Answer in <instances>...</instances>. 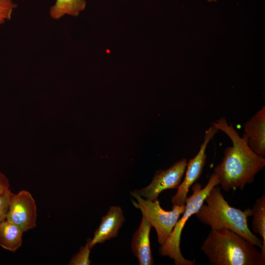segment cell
Listing matches in <instances>:
<instances>
[{"mask_svg": "<svg viewBox=\"0 0 265 265\" xmlns=\"http://www.w3.org/2000/svg\"><path fill=\"white\" fill-rule=\"evenodd\" d=\"M244 134L251 149L262 157L265 156V106H262L244 125Z\"/></svg>", "mask_w": 265, "mask_h": 265, "instance_id": "10", "label": "cell"}, {"mask_svg": "<svg viewBox=\"0 0 265 265\" xmlns=\"http://www.w3.org/2000/svg\"><path fill=\"white\" fill-rule=\"evenodd\" d=\"M218 131V129L212 124L205 131L204 140L199 151L194 158L187 162L184 179L177 187V192L171 198L173 205L185 204L190 187L200 177L206 164L207 147Z\"/></svg>", "mask_w": 265, "mask_h": 265, "instance_id": "6", "label": "cell"}, {"mask_svg": "<svg viewBox=\"0 0 265 265\" xmlns=\"http://www.w3.org/2000/svg\"><path fill=\"white\" fill-rule=\"evenodd\" d=\"M251 209L253 217L252 228L254 233L258 234L263 239L265 247V195L257 198Z\"/></svg>", "mask_w": 265, "mask_h": 265, "instance_id": "14", "label": "cell"}, {"mask_svg": "<svg viewBox=\"0 0 265 265\" xmlns=\"http://www.w3.org/2000/svg\"><path fill=\"white\" fill-rule=\"evenodd\" d=\"M12 192L11 190L0 194V223L6 219L9 205Z\"/></svg>", "mask_w": 265, "mask_h": 265, "instance_id": "17", "label": "cell"}, {"mask_svg": "<svg viewBox=\"0 0 265 265\" xmlns=\"http://www.w3.org/2000/svg\"><path fill=\"white\" fill-rule=\"evenodd\" d=\"M212 124L226 134L232 143L225 148L220 163L213 170L221 188L226 191L237 189L254 181L255 175L265 166V157L255 153L248 145L245 134L240 136L232 124L221 117Z\"/></svg>", "mask_w": 265, "mask_h": 265, "instance_id": "1", "label": "cell"}, {"mask_svg": "<svg viewBox=\"0 0 265 265\" xmlns=\"http://www.w3.org/2000/svg\"><path fill=\"white\" fill-rule=\"evenodd\" d=\"M221 188L214 186L206 196L199 210L194 214L197 219L211 229H227L261 248L265 256L263 242L250 230L247 220L251 216V209L242 211L229 205L221 192Z\"/></svg>", "mask_w": 265, "mask_h": 265, "instance_id": "3", "label": "cell"}, {"mask_svg": "<svg viewBox=\"0 0 265 265\" xmlns=\"http://www.w3.org/2000/svg\"><path fill=\"white\" fill-rule=\"evenodd\" d=\"M136 201L132 200L133 205L140 210L142 215L150 223L156 231L158 241L160 245L164 244L174 228L181 214L184 212L185 205H173L172 210H163L157 199L145 200L136 192H130Z\"/></svg>", "mask_w": 265, "mask_h": 265, "instance_id": "5", "label": "cell"}, {"mask_svg": "<svg viewBox=\"0 0 265 265\" xmlns=\"http://www.w3.org/2000/svg\"><path fill=\"white\" fill-rule=\"evenodd\" d=\"M125 221L122 210L119 206H111L106 215L102 217L99 227L90 242L92 249L97 243H103L116 237Z\"/></svg>", "mask_w": 265, "mask_h": 265, "instance_id": "9", "label": "cell"}, {"mask_svg": "<svg viewBox=\"0 0 265 265\" xmlns=\"http://www.w3.org/2000/svg\"><path fill=\"white\" fill-rule=\"evenodd\" d=\"M219 183L218 178L213 172L204 187L198 183L192 186L193 192L186 201L182 216L178 219L165 242L159 248V252L161 256L173 259L176 265H194V261L185 259L181 253L180 240L182 230L187 220L200 208L212 189Z\"/></svg>", "mask_w": 265, "mask_h": 265, "instance_id": "4", "label": "cell"}, {"mask_svg": "<svg viewBox=\"0 0 265 265\" xmlns=\"http://www.w3.org/2000/svg\"><path fill=\"white\" fill-rule=\"evenodd\" d=\"M86 5V0H56L49 10L51 18L58 20L65 15L78 16Z\"/></svg>", "mask_w": 265, "mask_h": 265, "instance_id": "13", "label": "cell"}, {"mask_svg": "<svg viewBox=\"0 0 265 265\" xmlns=\"http://www.w3.org/2000/svg\"><path fill=\"white\" fill-rule=\"evenodd\" d=\"M91 238H89L86 240L85 244L83 246H81L79 251L74 254L70 262L68 264L69 265H89L91 261L89 259L91 248L90 247V242Z\"/></svg>", "mask_w": 265, "mask_h": 265, "instance_id": "15", "label": "cell"}, {"mask_svg": "<svg viewBox=\"0 0 265 265\" xmlns=\"http://www.w3.org/2000/svg\"><path fill=\"white\" fill-rule=\"evenodd\" d=\"M200 249L212 265L265 264L256 246L227 229H211Z\"/></svg>", "mask_w": 265, "mask_h": 265, "instance_id": "2", "label": "cell"}, {"mask_svg": "<svg viewBox=\"0 0 265 265\" xmlns=\"http://www.w3.org/2000/svg\"><path fill=\"white\" fill-rule=\"evenodd\" d=\"M10 189L9 179L0 171V194L3 193Z\"/></svg>", "mask_w": 265, "mask_h": 265, "instance_id": "18", "label": "cell"}, {"mask_svg": "<svg viewBox=\"0 0 265 265\" xmlns=\"http://www.w3.org/2000/svg\"><path fill=\"white\" fill-rule=\"evenodd\" d=\"M152 227L150 223L143 215L140 224L132 238V252L138 259L140 265L154 264L150 242V233Z\"/></svg>", "mask_w": 265, "mask_h": 265, "instance_id": "11", "label": "cell"}, {"mask_svg": "<svg viewBox=\"0 0 265 265\" xmlns=\"http://www.w3.org/2000/svg\"><path fill=\"white\" fill-rule=\"evenodd\" d=\"M24 233L16 224L4 220L0 223V246L11 252H16L22 245Z\"/></svg>", "mask_w": 265, "mask_h": 265, "instance_id": "12", "label": "cell"}, {"mask_svg": "<svg viewBox=\"0 0 265 265\" xmlns=\"http://www.w3.org/2000/svg\"><path fill=\"white\" fill-rule=\"evenodd\" d=\"M187 160L183 158L166 170L157 171L151 183L146 187L133 191L141 197L154 201L163 190L177 188L185 174Z\"/></svg>", "mask_w": 265, "mask_h": 265, "instance_id": "8", "label": "cell"}, {"mask_svg": "<svg viewBox=\"0 0 265 265\" xmlns=\"http://www.w3.org/2000/svg\"><path fill=\"white\" fill-rule=\"evenodd\" d=\"M16 7L13 0H0V26L11 19Z\"/></svg>", "mask_w": 265, "mask_h": 265, "instance_id": "16", "label": "cell"}, {"mask_svg": "<svg viewBox=\"0 0 265 265\" xmlns=\"http://www.w3.org/2000/svg\"><path fill=\"white\" fill-rule=\"evenodd\" d=\"M37 218V205L32 194L26 190L12 193L6 219L25 232L36 227Z\"/></svg>", "mask_w": 265, "mask_h": 265, "instance_id": "7", "label": "cell"}]
</instances>
